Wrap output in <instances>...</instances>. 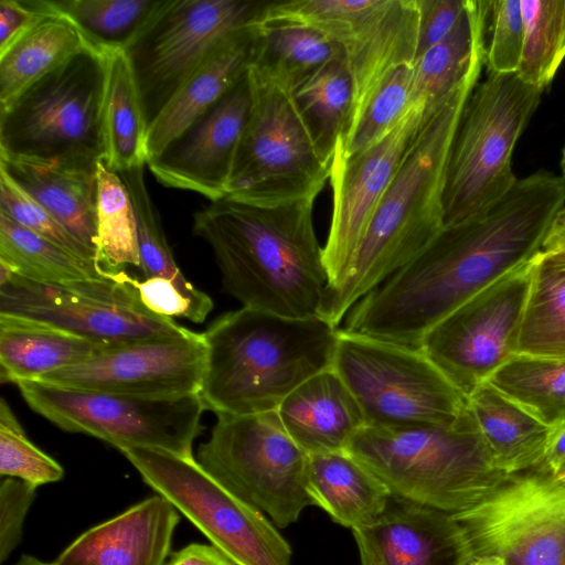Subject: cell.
I'll return each instance as SVG.
<instances>
[{
    "instance_id": "ac0fdd59",
    "label": "cell",
    "mask_w": 565,
    "mask_h": 565,
    "mask_svg": "<svg viewBox=\"0 0 565 565\" xmlns=\"http://www.w3.org/2000/svg\"><path fill=\"white\" fill-rule=\"evenodd\" d=\"M414 104L379 142L350 157L334 151L329 170L332 216L323 249L328 273L326 290L344 279L374 212L395 175L425 116Z\"/></svg>"
},
{
    "instance_id": "8fae6325",
    "label": "cell",
    "mask_w": 565,
    "mask_h": 565,
    "mask_svg": "<svg viewBox=\"0 0 565 565\" xmlns=\"http://www.w3.org/2000/svg\"><path fill=\"white\" fill-rule=\"evenodd\" d=\"M248 75L252 107L225 198L254 205L316 199L329 180L330 164L291 95Z\"/></svg>"
},
{
    "instance_id": "7dc6e473",
    "label": "cell",
    "mask_w": 565,
    "mask_h": 565,
    "mask_svg": "<svg viewBox=\"0 0 565 565\" xmlns=\"http://www.w3.org/2000/svg\"><path fill=\"white\" fill-rule=\"evenodd\" d=\"M416 4L417 57L451 31L465 10L466 0H416Z\"/></svg>"
},
{
    "instance_id": "44dd1931",
    "label": "cell",
    "mask_w": 565,
    "mask_h": 565,
    "mask_svg": "<svg viewBox=\"0 0 565 565\" xmlns=\"http://www.w3.org/2000/svg\"><path fill=\"white\" fill-rule=\"evenodd\" d=\"M361 565H469L475 558L454 514L395 495L352 530Z\"/></svg>"
},
{
    "instance_id": "ab89813d",
    "label": "cell",
    "mask_w": 565,
    "mask_h": 565,
    "mask_svg": "<svg viewBox=\"0 0 565 565\" xmlns=\"http://www.w3.org/2000/svg\"><path fill=\"white\" fill-rule=\"evenodd\" d=\"M413 63L388 72L373 88L335 150L343 157L359 153L384 138L409 111L412 104Z\"/></svg>"
},
{
    "instance_id": "ffe728a7",
    "label": "cell",
    "mask_w": 565,
    "mask_h": 565,
    "mask_svg": "<svg viewBox=\"0 0 565 565\" xmlns=\"http://www.w3.org/2000/svg\"><path fill=\"white\" fill-rule=\"evenodd\" d=\"M252 107L248 73L216 104L147 161L163 185L211 202L226 196L237 147Z\"/></svg>"
},
{
    "instance_id": "f35d334b",
    "label": "cell",
    "mask_w": 565,
    "mask_h": 565,
    "mask_svg": "<svg viewBox=\"0 0 565 565\" xmlns=\"http://www.w3.org/2000/svg\"><path fill=\"white\" fill-rule=\"evenodd\" d=\"M97 258L107 270L140 267L137 220L129 191L118 172L97 164Z\"/></svg>"
},
{
    "instance_id": "cb8c5ba5",
    "label": "cell",
    "mask_w": 565,
    "mask_h": 565,
    "mask_svg": "<svg viewBox=\"0 0 565 565\" xmlns=\"http://www.w3.org/2000/svg\"><path fill=\"white\" fill-rule=\"evenodd\" d=\"M254 25L223 39L148 127L147 161L157 156L248 73L254 51Z\"/></svg>"
},
{
    "instance_id": "f907efd6",
    "label": "cell",
    "mask_w": 565,
    "mask_h": 565,
    "mask_svg": "<svg viewBox=\"0 0 565 565\" xmlns=\"http://www.w3.org/2000/svg\"><path fill=\"white\" fill-rule=\"evenodd\" d=\"M540 254L565 265V205L554 216L544 236Z\"/></svg>"
},
{
    "instance_id": "ba28073f",
    "label": "cell",
    "mask_w": 565,
    "mask_h": 565,
    "mask_svg": "<svg viewBox=\"0 0 565 565\" xmlns=\"http://www.w3.org/2000/svg\"><path fill=\"white\" fill-rule=\"evenodd\" d=\"M332 369L359 403L365 425H446L468 409V397L419 348L340 329Z\"/></svg>"
},
{
    "instance_id": "4dcf8cb0",
    "label": "cell",
    "mask_w": 565,
    "mask_h": 565,
    "mask_svg": "<svg viewBox=\"0 0 565 565\" xmlns=\"http://www.w3.org/2000/svg\"><path fill=\"white\" fill-rule=\"evenodd\" d=\"M104 163L115 172L146 164L147 124L125 51L106 55L102 106Z\"/></svg>"
},
{
    "instance_id": "4316f807",
    "label": "cell",
    "mask_w": 565,
    "mask_h": 565,
    "mask_svg": "<svg viewBox=\"0 0 565 565\" xmlns=\"http://www.w3.org/2000/svg\"><path fill=\"white\" fill-rule=\"evenodd\" d=\"M342 53V49L320 31L264 13L254 25L249 73L258 81L291 94Z\"/></svg>"
},
{
    "instance_id": "d6986e66",
    "label": "cell",
    "mask_w": 565,
    "mask_h": 565,
    "mask_svg": "<svg viewBox=\"0 0 565 565\" xmlns=\"http://www.w3.org/2000/svg\"><path fill=\"white\" fill-rule=\"evenodd\" d=\"M202 333L125 344L42 376L67 388L141 397L199 394L205 362Z\"/></svg>"
},
{
    "instance_id": "11a10c76",
    "label": "cell",
    "mask_w": 565,
    "mask_h": 565,
    "mask_svg": "<svg viewBox=\"0 0 565 565\" xmlns=\"http://www.w3.org/2000/svg\"><path fill=\"white\" fill-rule=\"evenodd\" d=\"M559 167H561V175L565 179V145L562 149Z\"/></svg>"
},
{
    "instance_id": "8d00e7d4",
    "label": "cell",
    "mask_w": 565,
    "mask_h": 565,
    "mask_svg": "<svg viewBox=\"0 0 565 565\" xmlns=\"http://www.w3.org/2000/svg\"><path fill=\"white\" fill-rule=\"evenodd\" d=\"M487 382L551 428L565 420V359L516 354Z\"/></svg>"
},
{
    "instance_id": "74e56055",
    "label": "cell",
    "mask_w": 565,
    "mask_h": 565,
    "mask_svg": "<svg viewBox=\"0 0 565 565\" xmlns=\"http://www.w3.org/2000/svg\"><path fill=\"white\" fill-rule=\"evenodd\" d=\"M143 167L145 164H140L119 172L129 191L136 214L139 268L145 278L161 277L173 281L206 319L213 309V300L207 294L193 286L180 271L147 189Z\"/></svg>"
},
{
    "instance_id": "5b68a950",
    "label": "cell",
    "mask_w": 565,
    "mask_h": 565,
    "mask_svg": "<svg viewBox=\"0 0 565 565\" xmlns=\"http://www.w3.org/2000/svg\"><path fill=\"white\" fill-rule=\"evenodd\" d=\"M347 451L392 495L456 514L507 475L494 463L469 409L446 425L362 427Z\"/></svg>"
},
{
    "instance_id": "60d3db41",
    "label": "cell",
    "mask_w": 565,
    "mask_h": 565,
    "mask_svg": "<svg viewBox=\"0 0 565 565\" xmlns=\"http://www.w3.org/2000/svg\"><path fill=\"white\" fill-rule=\"evenodd\" d=\"M524 42L516 72L545 90L565 60V0H521Z\"/></svg>"
},
{
    "instance_id": "1f68e13d",
    "label": "cell",
    "mask_w": 565,
    "mask_h": 565,
    "mask_svg": "<svg viewBox=\"0 0 565 565\" xmlns=\"http://www.w3.org/2000/svg\"><path fill=\"white\" fill-rule=\"evenodd\" d=\"M86 47L89 46L77 28L52 11L0 54V105Z\"/></svg>"
},
{
    "instance_id": "7c38bea8",
    "label": "cell",
    "mask_w": 565,
    "mask_h": 565,
    "mask_svg": "<svg viewBox=\"0 0 565 565\" xmlns=\"http://www.w3.org/2000/svg\"><path fill=\"white\" fill-rule=\"evenodd\" d=\"M135 281L118 270L99 280L44 284L14 274L0 260V313L45 322L113 347L191 331L148 310Z\"/></svg>"
},
{
    "instance_id": "e0dca14e",
    "label": "cell",
    "mask_w": 565,
    "mask_h": 565,
    "mask_svg": "<svg viewBox=\"0 0 565 565\" xmlns=\"http://www.w3.org/2000/svg\"><path fill=\"white\" fill-rule=\"evenodd\" d=\"M534 258L461 303L422 340L419 349L467 397L518 354Z\"/></svg>"
},
{
    "instance_id": "4fadbf2b",
    "label": "cell",
    "mask_w": 565,
    "mask_h": 565,
    "mask_svg": "<svg viewBox=\"0 0 565 565\" xmlns=\"http://www.w3.org/2000/svg\"><path fill=\"white\" fill-rule=\"evenodd\" d=\"M15 385L32 411L65 431L99 438L117 449L139 446L194 457L192 446L205 411L199 394L141 397L39 381Z\"/></svg>"
},
{
    "instance_id": "7a4b0ae2",
    "label": "cell",
    "mask_w": 565,
    "mask_h": 565,
    "mask_svg": "<svg viewBox=\"0 0 565 565\" xmlns=\"http://www.w3.org/2000/svg\"><path fill=\"white\" fill-rule=\"evenodd\" d=\"M316 199L254 205L230 198L193 216L225 290L243 307L281 317H319L328 273L313 226Z\"/></svg>"
},
{
    "instance_id": "7bdbcfd3",
    "label": "cell",
    "mask_w": 565,
    "mask_h": 565,
    "mask_svg": "<svg viewBox=\"0 0 565 565\" xmlns=\"http://www.w3.org/2000/svg\"><path fill=\"white\" fill-rule=\"evenodd\" d=\"M0 213L71 253L98 262L97 255L92 249L81 243L1 170Z\"/></svg>"
},
{
    "instance_id": "836d02e7",
    "label": "cell",
    "mask_w": 565,
    "mask_h": 565,
    "mask_svg": "<svg viewBox=\"0 0 565 565\" xmlns=\"http://www.w3.org/2000/svg\"><path fill=\"white\" fill-rule=\"evenodd\" d=\"M0 260L14 274L44 284L99 280L116 271L71 253L0 213Z\"/></svg>"
},
{
    "instance_id": "ee69618b",
    "label": "cell",
    "mask_w": 565,
    "mask_h": 565,
    "mask_svg": "<svg viewBox=\"0 0 565 565\" xmlns=\"http://www.w3.org/2000/svg\"><path fill=\"white\" fill-rule=\"evenodd\" d=\"M488 26L490 36L484 62L488 74L516 73L524 42L521 1L491 0Z\"/></svg>"
},
{
    "instance_id": "52a82bcc",
    "label": "cell",
    "mask_w": 565,
    "mask_h": 565,
    "mask_svg": "<svg viewBox=\"0 0 565 565\" xmlns=\"http://www.w3.org/2000/svg\"><path fill=\"white\" fill-rule=\"evenodd\" d=\"M106 55L89 47L0 105V156L104 160Z\"/></svg>"
},
{
    "instance_id": "d6a6232c",
    "label": "cell",
    "mask_w": 565,
    "mask_h": 565,
    "mask_svg": "<svg viewBox=\"0 0 565 565\" xmlns=\"http://www.w3.org/2000/svg\"><path fill=\"white\" fill-rule=\"evenodd\" d=\"M290 95L318 152L330 164L353 111L354 84L344 53L329 61Z\"/></svg>"
},
{
    "instance_id": "c3c4849f",
    "label": "cell",
    "mask_w": 565,
    "mask_h": 565,
    "mask_svg": "<svg viewBox=\"0 0 565 565\" xmlns=\"http://www.w3.org/2000/svg\"><path fill=\"white\" fill-rule=\"evenodd\" d=\"M50 14L46 0H1L0 54Z\"/></svg>"
},
{
    "instance_id": "30bf717a",
    "label": "cell",
    "mask_w": 565,
    "mask_h": 565,
    "mask_svg": "<svg viewBox=\"0 0 565 565\" xmlns=\"http://www.w3.org/2000/svg\"><path fill=\"white\" fill-rule=\"evenodd\" d=\"M118 450L156 493L236 565H291L290 545L276 525L213 478L195 457L139 446Z\"/></svg>"
},
{
    "instance_id": "484cf974",
    "label": "cell",
    "mask_w": 565,
    "mask_h": 565,
    "mask_svg": "<svg viewBox=\"0 0 565 565\" xmlns=\"http://www.w3.org/2000/svg\"><path fill=\"white\" fill-rule=\"evenodd\" d=\"M115 348L45 322L0 313L1 383L38 381Z\"/></svg>"
},
{
    "instance_id": "f546056e",
    "label": "cell",
    "mask_w": 565,
    "mask_h": 565,
    "mask_svg": "<svg viewBox=\"0 0 565 565\" xmlns=\"http://www.w3.org/2000/svg\"><path fill=\"white\" fill-rule=\"evenodd\" d=\"M491 0H466L451 31L413 63L412 104L426 110L441 102L486 53V32Z\"/></svg>"
},
{
    "instance_id": "277c9868",
    "label": "cell",
    "mask_w": 565,
    "mask_h": 565,
    "mask_svg": "<svg viewBox=\"0 0 565 565\" xmlns=\"http://www.w3.org/2000/svg\"><path fill=\"white\" fill-rule=\"evenodd\" d=\"M339 328L320 317L295 319L242 307L202 332L199 396L216 416L277 411L311 376L332 367Z\"/></svg>"
},
{
    "instance_id": "3957f363",
    "label": "cell",
    "mask_w": 565,
    "mask_h": 565,
    "mask_svg": "<svg viewBox=\"0 0 565 565\" xmlns=\"http://www.w3.org/2000/svg\"><path fill=\"white\" fill-rule=\"evenodd\" d=\"M486 53L424 119L383 194L342 282L319 317L338 327L353 306L413 260L444 228L443 193L452 139L479 83Z\"/></svg>"
},
{
    "instance_id": "83f0119b",
    "label": "cell",
    "mask_w": 565,
    "mask_h": 565,
    "mask_svg": "<svg viewBox=\"0 0 565 565\" xmlns=\"http://www.w3.org/2000/svg\"><path fill=\"white\" fill-rule=\"evenodd\" d=\"M311 504L351 530L374 521L391 492L347 451L308 455L307 484Z\"/></svg>"
},
{
    "instance_id": "681fc988",
    "label": "cell",
    "mask_w": 565,
    "mask_h": 565,
    "mask_svg": "<svg viewBox=\"0 0 565 565\" xmlns=\"http://www.w3.org/2000/svg\"><path fill=\"white\" fill-rule=\"evenodd\" d=\"M166 565H236L214 545L191 543L170 554Z\"/></svg>"
},
{
    "instance_id": "5bb4252c",
    "label": "cell",
    "mask_w": 565,
    "mask_h": 565,
    "mask_svg": "<svg viewBox=\"0 0 565 565\" xmlns=\"http://www.w3.org/2000/svg\"><path fill=\"white\" fill-rule=\"evenodd\" d=\"M269 1L164 0L125 50L148 127L210 52L227 35L254 25Z\"/></svg>"
},
{
    "instance_id": "f6af8a7d",
    "label": "cell",
    "mask_w": 565,
    "mask_h": 565,
    "mask_svg": "<svg viewBox=\"0 0 565 565\" xmlns=\"http://www.w3.org/2000/svg\"><path fill=\"white\" fill-rule=\"evenodd\" d=\"M36 487L23 480L1 477L0 482V563L20 544L26 513L35 499Z\"/></svg>"
},
{
    "instance_id": "8992f818",
    "label": "cell",
    "mask_w": 565,
    "mask_h": 565,
    "mask_svg": "<svg viewBox=\"0 0 565 565\" xmlns=\"http://www.w3.org/2000/svg\"><path fill=\"white\" fill-rule=\"evenodd\" d=\"M543 92L516 73L488 74L475 86L448 156L444 226L483 213L514 185L518 178L512 169L513 151Z\"/></svg>"
},
{
    "instance_id": "f1b7e54d",
    "label": "cell",
    "mask_w": 565,
    "mask_h": 565,
    "mask_svg": "<svg viewBox=\"0 0 565 565\" xmlns=\"http://www.w3.org/2000/svg\"><path fill=\"white\" fill-rule=\"evenodd\" d=\"M468 406L501 471L511 475L543 463L551 427L501 394L489 382L472 392Z\"/></svg>"
},
{
    "instance_id": "9c48e42d",
    "label": "cell",
    "mask_w": 565,
    "mask_h": 565,
    "mask_svg": "<svg viewBox=\"0 0 565 565\" xmlns=\"http://www.w3.org/2000/svg\"><path fill=\"white\" fill-rule=\"evenodd\" d=\"M195 459L278 527L295 523L311 504L306 489L308 455L288 435L276 411L217 416Z\"/></svg>"
},
{
    "instance_id": "7402d4cb",
    "label": "cell",
    "mask_w": 565,
    "mask_h": 565,
    "mask_svg": "<svg viewBox=\"0 0 565 565\" xmlns=\"http://www.w3.org/2000/svg\"><path fill=\"white\" fill-rule=\"evenodd\" d=\"M180 513L160 494L149 497L82 533L55 565H166Z\"/></svg>"
},
{
    "instance_id": "f5cc1de1",
    "label": "cell",
    "mask_w": 565,
    "mask_h": 565,
    "mask_svg": "<svg viewBox=\"0 0 565 565\" xmlns=\"http://www.w3.org/2000/svg\"><path fill=\"white\" fill-rule=\"evenodd\" d=\"M469 565H507L503 559L498 556H480L475 557Z\"/></svg>"
},
{
    "instance_id": "603a6c76",
    "label": "cell",
    "mask_w": 565,
    "mask_h": 565,
    "mask_svg": "<svg viewBox=\"0 0 565 565\" xmlns=\"http://www.w3.org/2000/svg\"><path fill=\"white\" fill-rule=\"evenodd\" d=\"M98 162L0 156V170L97 255Z\"/></svg>"
},
{
    "instance_id": "9a60e30c",
    "label": "cell",
    "mask_w": 565,
    "mask_h": 565,
    "mask_svg": "<svg viewBox=\"0 0 565 565\" xmlns=\"http://www.w3.org/2000/svg\"><path fill=\"white\" fill-rule=\"evenodd\" d=\"M454 516L473 557L565 565V479L543 465L507 475L479 503Z\"/></svg>"
},
{
    "instance_id": "e575fe53",
    "label": "cell",
    "mask_w": 565,
    "mask_h": 565,
    "mask_svg": "<svg viewBox=\"0 0 565 565\" xmlns=\"http://www.w3.org/2000/svg\"><path fill=\"white\" fill-rule=\"evenodd\" d=\"M518 354L565 359V265L540 253L533 262Z\"/></svg>"
},
{
    "instance_id": "2e32d148",
    "label": "cell",
    "mask_w": 565,
    "mask_h": 565,
    "mask_svg": "<svg viewBox=\"0 0 565 565\" xmlns=\"http://www.w3.org/2000/svg\"><path fill=\"white\" fill-rule=\"evenodd\" d=\"M265 14L311 26L342 49L354 84L351 120L388 72L416 58V0L269 1Z\"/></svg>"
},
{
    "instance_id": "db71d44e",
    "label": "cell",
    "mask_w": 565,
    "mask_h": 565,
    "mask_svg": "<svg viewBox=\"0 0 565 565\" xmlns=\"http://www.w3.org/2000/svg\"><path fill=\"white\" fill-rule=\"evenodd\" d=\"M15 565H55L53 563H46L42 562L33 556L30 555H22V557L19 559V562Z\"/></svg>"
},
{
    "instance_id": "d590c367",
    "label": "cell",
    "mask_w": 565,
    "mask_h": 565,
    "mask_svg": "<svg viewBox=\"0 0 565 565\" xmlns=\"http://www.w3.org/2000/svg\"><path fill=\"white\" fill-rule=\"evenodd\" d=\"M68 19L87 45L108 55L125 51L142 32L164 0H46Z\"/></svg>"
},
{
    "instance_id": "bcb514c9",
    "label": "cell",
    "mask_w": 565,
    "mask_h": 565,
    "mask_svg": "<svg viewBox=\"0 0 565 565\" xmlns=\"http://www.w3.org/2000/svg\"><path fill=\"white\" fill-rule=\"evenodd\" d=\"M142 305L151 312L163 317H179L201 323L205 319L177 285L166 278L151 277L135 281Z\"/></svg>"
},
{
    "instance_id": "816d5d0a",
    "label": "cell",
    "mask_w": 565,
    "mask_h": 565,
    "mask_svg": "<svg viewBox=\"0 0 565 565\" xmlns=\"http://www.w3.org/2000/svg\"><path fill=\"white\" fill-rule=\"evenodd\" d=\"M542 465L554 476L565 479V420L552 427Z\"/></svg>"
},
{
    "instance_id": "b9f144b4",
    "label": "cell",
    "mask_w": 565,
    "mask_h": 565,
    "mask_svg": "<svg viewBox=\"0 0 565 565\" xmlns=\"http://www.w3.org/2000/svg\"><path fill=\"white\" fill-rule=\"evenodd\" d=\"M0 475L36 488L64 477L63 467L28 438L3 397L0 399Z\"/></svg>"
},
{
    "instance_id": "6da1fadb",
    "label": "cell",
    "mask_w": 565,
    "mask_h": 565,
    "mask_svg": "<svg viewBox=\"0 0 565 565\" xmlns=\"http://www.w3.org/2000/svg\"><path fill=\"white\" fill-rule=\"evenodd\" d=\"M565 205V179L539 170L518 178L483 213L444 226L406 266L348 312L344 330L419 348L452 310L533 259Z\"/></svg>"
},
{
    "instance_id": "d4e9b609",
    "label": "cell",
    "mask_w": 565,
    "mask_h": 565,
    "mask_svg": "<svg viewBox=\"0 0 565 565\" xmlns=\"http://www.w3.org/2000/svg\"><path fill=\"white\" fill-rule=\"evenodd\" d=\"M276 412L307 455L344 451L365 426L359 403L332 367L300 384Z\"/></svg>"
}]
</instances>
